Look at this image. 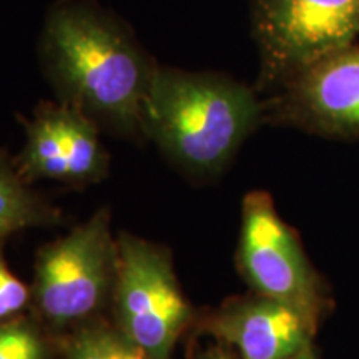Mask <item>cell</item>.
<instances>
[{
	"instance_id": "cell-1",
	"label": "cell",
	"mask_w": 359,
	"mask_h": 359,
	"mask_svg": "<svg viewBox=\"0 0 359 359\" xmlns=\"http://www.w3.org/2000/svg\"><path fill=\"white\" fill-rule=\"evenodd\" d=\"M40 53L62 102L120 133L142 132L156 67L123 25L87 4H58L47 17Z\"/></svg>"
},
{
	"instance_id": "cell-2",
	"label": "cell",
	"mask_w": 359,
	"mask_h": 359,
	"mask_svg": "<svg viewBox=\"0 0 359 359\" xmlns=\"http://www.w3.org/2000/svg\"><path fill=\"white\" fill-rule=\"evenodd\" d=\"M263 111L243 83L156 67L143 100L142 132L187 172L208 177L223 172Z\"/></svg>"
},
{
	"instance_id": "cell-3",
	"label": "cell",
	"mask_w": 359,
	"mask_h": 359,
	"mask_svg": "<svg viewBox=\"0 0 359 359\" xmlns=\"http://www.w3.org/2000/svg\"><path fill=\"white\" fill-rule=\"evenodd\" d=\"M116 263L118 240L109 210L102 208L39 251L32 285L37 316L57 330L97 320L110 306Z\"/></svg>"
},
{
	"instance_id": "cell-4",
	"label": "cell",
	"mask_w": 359,
	"mask_h": 359,
	"mask_svg": "<svg viewBox=\"0 0 359 359\" xmlns=\"http://www.w3.org/2000/svg\"><path fill=\"white\" fill-rule=\"evenodd\" d=\"M111 294L116 327L150 359H172L180 336L193 325L195 311L183 294L168 251L122 233Z\"/></svg>"
},
{
	"instance_id": "cell-5",
	"label": "cell",
	"mask_w": 359,
	"mask_h": 359,
	"mask_svg": "<svg viewBox=\"0 0 359 359\" xmlns=\"http://www.w3.org/2000/svg\"><path fill=\"white\" fill-rule=\"evenodd\" d=\"M236 259L253 293L291 304L320 326L331 308L325 285L266 191L245 196Z\"/></svg>"
},
{
	"instance_id": "cell-6",
	"label": "cell",
	"mask_w": 359,
	"mask_h": 359,
	"mask_svg": "<svg viewBox=\"0 0 359 359\" xmlns=\"http://www.w3.org/2000/svg\"><path fill=\"white\" fill-rule=\"evenodd\" d=\"M263 77L280 82L359 35V0H253Z\"/></svg>"
},
{
	"instance_id": "cell-7",
	"label": "cell",
	"mask_w": 359,
	"mask_h": 359,
	"mask_svg": "<svg viewBox=\"0 0 359 359\" xmlns=\"http://www.w3.org/2000/svg\"><path fill=\"white\" fill-rule=\"evenodd\" d=\"M271 118L327 138H359V47L348 45L281 83Z\"/></svg>"
},
{
	"instance_id": "cell-8",
	"label": "cell",
	"mask_w": 359,
	"mask_h": 359,
	"mask_svg": "<svg viewBox=\"0 0 359 359\" xmlns=\"http://www.w3.org/2000/svg\"><path fill=\"white\" fill-rule=\"evenodd\" d=\"M24 125L27 140L13 165L25 182L55 180L88 185L109 172L97 122L69 103L42 105Z\"/></svg>"
},
{
	"instance_id": "cell-9",
	"label": "cell",
	"mask_w": 359,
	"mask_h": 359,
	"mask_svg": "<svg viewBox=\"0 0 359 359\" xmlns=\"http://www.w3.org/2000/svg\"><path fill=\"white\" fill-rule=\"evenodd\" d=\"M201 327L240 359H288L313 346L318 325L278 299L253 293L224 302Z\"/></svg>"
},
{
	"instance_id": "cell-10",
	"label": "cell",
	"mask_w": 359,
	"mask_h": 359,
	"mask_svg": "<svg viewBox=\"0 0 359 359\" xmlns=\"http://www.w3.org/2000/svg\"><path fill=\"white\" fill-rule=\"evenodd\" d=\"M30 183L17 172L15 165L0 155V245L27 228L53 224L60 215L48 206Z\"/></svg>"
},
{
	"instance_id": "cell-11",
	"label": "cell",
	"mask_w": 359,
	"mask_h": 359,
	"mask_svg": "<svg viewBox=\"0 0 359 359\" xmlns=\"http://www.w3.org/2000/svg\"><path fill=\"white\" fill-rule=\"evenodd\" d=\"M65 359H150L115 323L97 320L74 327L65 343Z\"/></svg>"
},
{
	"instance_id": "cell-12",
	"label": "cell",
	"mask_w": 359,
	"mask_h": 359,
	"mask_svg": "<svg viewBox=\"0 0 359 359\" xmlns=\"http://www.w3.org/2000/svg\"><path fill=\"white\" fill-rule=\"evenodd\" d=\"M0 359H47V343L25 318L0 323Z\"/></svg>"
},
{
	"instance_id": "cell-13",
	"label": "cell",
	"mask_w": 359,
	"mask_h": 359,
	"mask_svg": "<svg viewBox=\"0 0 359 359\" xmlns=\"http://www.w3.org/2000/svg\"><path fill=\"white\" fill-rule=\"evenodd\" d=\"M32 303V288L19 280L7 266L0 245V323L22 316Z\"/></svg>"
},
{
	"instance_id": "cell-14",
	"label": "cell",
	"mask_w": 359,
	"mask_h": 359,
	"mask_svg": "<svg viewBox=\"0 0 359 359\" xmlns=\"http://www.w3.org/2000/svg\"><path fill=\"white\" fill-rule=\"evenodd\" d=\"M200 359H235L228 351L226 346H223V344H218V346L215 348H210L208 351H206L203 356Z\"/></svg>"
},
{
	"instance_id": "cell-15",
	"label": "cell",
	"mask_w": 359,
	"mask_h": 359,
	"mask_svg": "<svg viewBox=\"0 0 359 359\" xmlns=\"http://www.w3.org/2000/svg\"><path fill=\"white\" fill-rule=\"evenodd\" d=\"M288 359H318V358H316V354H314V351H313V346H309L306 349H303L302 353L296 354V356L288 358Z\"/></svg>"
}]
</instances>
